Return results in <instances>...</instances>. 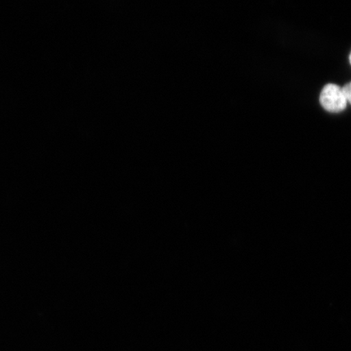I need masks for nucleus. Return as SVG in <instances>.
Masks as SVG:
<instances>
[{
  "label": "nucleus",
  "mask_w": 351,
  "mask_h": 351,
  "mask_svg": "<svg viewBox=\"0 0 351 351\" xmlns=\"http://www.w3.org/2000/svg\"><path fill=\"white\" fill-rule=\"evenodd\" d=\"M342 90H343V93L346 96V100H348V102L351 104V82L342 88Z\"/></svg>",
  "instance_id": "nucleus-2"
},
{
  "label": "nucleus",
  "mask_w": 351,
  "mask_h": 351,
  "mask_svg": "<svg viewBox=\"0 0 351 351\" xmlns=\"http://www.w3.org/2000/svg\"><path fill=\"white\" fill-rule=\"evenodd\" d=\"M350 62H351V55H350Z\"/></svg>",
  "instance_id": "nucleus-3"
},
{
  "label": "nucleus",
  "mask_w": 351,
  "mask_h": 351,
  "mask_svg": "<svg viewBox=\"0 0 351 351\" xmlns=\"http://www.w3.org/2000/svg\"><path fill=\"white\" fill-rule=\"evenodd\" d=\"M319 101L327 111L332 112L343 111L348 104L342 88L335 84H328L324 87Z\"/></svg>",
  "instance_id": "nucleus-1"
}]
</instances>
